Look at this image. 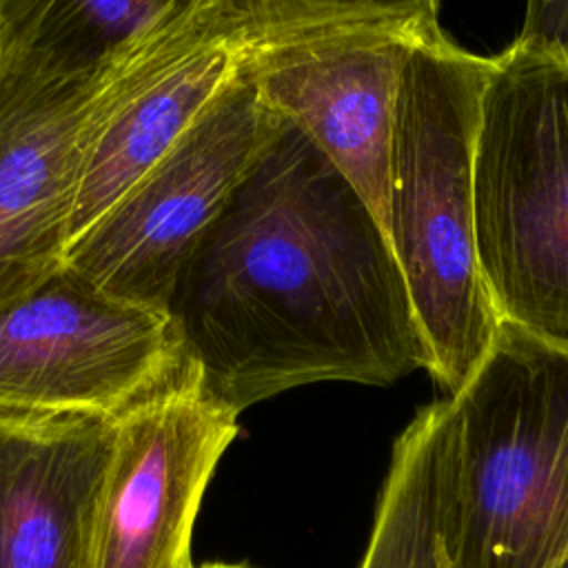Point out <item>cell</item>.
I'll return each instance as SVG.
<instances>
[{"mask_svg":"<svg viewBox=\"0 0 568 568\" xmlns=\"http://www.w3.org/2000/svg\"><path fill=\"white\" fill-rule=\"evenodd\" d=\"M448 397L422 406L393 444L359 568H448L442 535V457Z\"/></svg>","mask_w":568,"mask_h":568,"instance_id":"cell-11","label":"cell"},{"mask_svg":"<svg viewBox=\"0 0 568 568\" xmlns=\"http://www.w3.org/2000/svg\"><path fill=\"white\" fill-rule=\"evenodd\" d=\"M519 42L568 58V0H526Z\"/></svg>","mask_w":568,"mask_h":568,"instance_id":"cell-14","label":"cell"},{"mask_svg":"<svg viewBox=\"0 0 568 568\" xmlns=\"http://www.w3.org/2000/svg\"><path fill=\"white\" fill-rule=\"evenodd\" d=\"M166 9L115 47L89 53L51 31L47 0H4L0 308L64 268L69 217L87 142Z\"/></svg>","mask_w":568,"mask_h":568,"instance_id":"cell-5","label":"cell"},{"mask_svg":"<svg viewBox=\"0 0 568 568\" xmlns=\"http://www.w3.org/2000/svg\"><path fill=\"white\" fill-rule=\"evenodd\" d=\"M4 40H7V13H4V0H0V64L4 55Z\"/></svg>","mask_w":568,"mask_h":568,"instance_id":"cell-15","label":"cell"},{"mask_svg":"<svg viewBox=\"0 0 568 568\" xmlns=\"http://www.w3.org/2000/svg\"><path fill=\"white\" fill-rule=\"evenodd\" d=\"M284 9L311 27L410 24L435 27L439 0H235Z\"/></svg>","mask_w":568,"mask_h":568,"instance_id":"cell-13","label":"cell"},{"mask_svg":"<svg viewBox=\"0 0 568 568\" xmlns=\"http://www.w3.org/2000/svg\"><path fill=\"white\" fill-rule=\"evenodd\" d=\"M439 31V24L320 27L262 47L246 69L257 95L328 158L384 233L402 69L410 49Z\"/></svg>","mask_w":568,"mask_h":568,"instance_id":"cell-9","label":"cell"},{"mask_svg":"<svg viewBox=\"0 0 568 568\" xmlns=\"http://www.w3.org/2000/svg\"><path fill=\"white\" fill-rule=\"evenodd\" d=\"M175 0H47V22L67 44L102 53Z\"/></svg>","mask_w":568,"mask_h":568,"instance_id":"cell-12","label":"cell"},{"mask_svg":"<svg viewBox=\"0 0 568 568\" xmlns=\"http://www.w3.org/2000/svg\"><path fill=\"white\" fill-rule=\"evenodd\" d=\"M197 568H253L248 564H226V561H211V564H204V566H197Z\"/></svg>","mask_w":568,"mask_h":568,"instance_id":"cell-16","label":"cell"},{"mask_svg":"<svg viewBox=\"0 0 568 568\" xmlns=\"http://www.w3.org/2000/svg\"><path fill=\"white\" fill-rule=\"evenodd\" d=\"M448 568H568V346L501 320L448 397Z\"/></svg>","mask_w":568,"mask_h":568,"instance_id":"cell-3","label":"cell"},{"mask_svg":"<svg viewBox=\"0 0 568 568\" xmlns=\"http://www.w3.org/2000/svg\"><path fill=\"white\" fill-rule=\"evenodd\" d=\"M184 364L171 313L64 266L0 308V406L122 415Z\"/></svg>","mask_w":568,"mask_h":568,"instance_id":"cell-7","label":"cell"},{"mask_svg":"<svg viewBox=\"0 0 568 568\" xmlns=\"http://www.w3.org/2000/svg\"><path fill=\"white\" fill-rule=\"evenodd\" d=\"M115 417L0 406V568H84Z\"/></svg>","mask_w":568,"mask_h":568,"instance_id":"cell-10","label":"cell"},{"mask_svg":"<svg viewBox=\"0 0 568 568\" xmlns=\"http://www.w3.org/2000/svg\"><path fill=\"white\" fill-rule=\"evenodd\" d=\"M490 58L444 31L419 40L402 69L390 146L386 237L424 346V368L455 395L488 355L499 315L475 237L473 164Z\"/></svg>","mask_w":568,"mask_h":568,"instance_id":"cell-2","label":"cell"},{"mask_svg":"<svg viewBox=\"0 0 568 568\" xmlns=\"http://www.w3.org/2000/svg\"><path fill=\"white\" fill-rule=\"evenodd\" d=\"M237 415L186 362L115 417V446L93 508L84 568H195L191 532Z\"/></svg>","mask_w":568,"mask_h":568,"instance_id":"cell-8","label":"cell"},{"mask_svg":"<svg viewBox=\"0 0 568 568\" xmlns=\"http://www.w3.org/2000/svg\"><path fill=\"white\" fill-rule=\"evenodd\" d=\"M475 237L499 320L568 346V58H490L473 164Z\"/></svg>","mask_w":568,"mask_h":568,"instance_id":"cell-4","label":"cell"},{"mask_svg":"<svg viewBox=\"0 0 568 568\" xmlns=\"http://www.w3.org/2000/svg\"><path fill=\"white\" fill-rule=\"evenodd\" d=\"M171 315L204 390L235 413L315 382L388 386L424 368L384 229L295 126L237 191Z\"/></svg>","mask_w":568,"mask_h":568,"instance_id":"cell-1","label":"cell"},{"mask_svg":"<svg viewBox=\"0 0 568 568\" xmlns=\"http://www.w3.org/2000/svg\"><path fill=\"white\" fill-rule=\"evenodd\" d=\"M288 126L244 75L133 184L64 266L109 295L171 313L195 255Z\"/></svg>","mask_w":568,"mask_h":568,"instance_id":"cell-6","label":"cell"}]
</instances>
